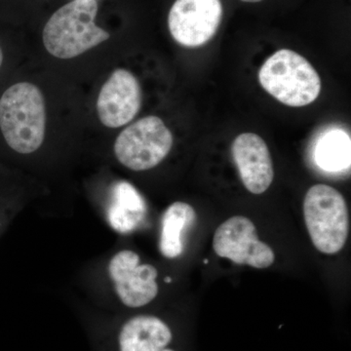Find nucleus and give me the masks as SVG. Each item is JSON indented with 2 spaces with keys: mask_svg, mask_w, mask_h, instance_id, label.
Instances as JSON below:
<instances>
[{
  "mask_svg": "<svg viewBox=\"0 0 351 351\" xmlns=\"http://www.w3.org/2000/svg\"><path fill=\"white\" fill-rule=\"evenodd\" d=\"M243 2H249V3H256V2H261L263 0H241Z\"/></svg>",
  "mask_w": 351,
  "mask_h": 351,
  "instance_id": "dca6fc26",
  "label": "nucleus"
},
{
  "mask_svg": "<svg viewBox=\"0 0 351 351\" xmlns=\"http://www.w3.org/2000/svg\"><path fill=\"white\" fill-rule=\"evenodd\" d=\"M196 221L195 209L186 202H174L164 212L159 249L164 257L176 258L184 252V233Z\"/></svg>",
  "mask_w": 351,
  "mask_h": 351,
  "instance_id": "ddd939ff",
  "label": "nucleus"
},
{
  "mask_svg": "<svg viewBox=\"0 0 351 351\" xmlns=\"http://www.w3.org/2000/svg\"><path fill=\"white\" fill-rule=\"evenodd\" d=\"M108 274L120 302L130 308L147 306L158 294V271L149 263L142 265L134 251L117 252L108 263Z\"/></svg>",
  "mask_w": 351,
  "mask_h": 351,
  "instance_id": "6e6552de",
  "label": "nucleus"
},
{
  "mask_svg": "<svg viewBox=\"0 0 351 351\" xmlns=\"http://www.w3.org/2000/svg\"><path fill=\"white\" fill-rule=\"evenodd\" d=\"M97 0H73L51 16L43 29L46 50L58 59H73L110 39L96 25Z\"/></svg>",
  "mask_w": 351,
  "mask_h": 351,
  "instance_id": "f03ea898",
  "label": "nucleus"
},
{
  "mask_svg": "<svg viewBox=\"0 0 351 351\" xmlns=\"http://www.w3.org/2000/svg\"><path fill=\"white\" fill-rule=\"evenodd\" d=\"M258 80L267 93L289 107H306L321 92L316 69L292 50L281 49L269 57L260 69Z\"/></svg>",
  "mask_w": 351,
  "mask_h": 351,
  "instance_id": "7ed1b4c3",
  "label": "nucleus"
},
{
  "mask_svg": "<svg viewBox=\"0 0 351 351\" xmlns=\"http://www.w3.org/2000/svg\"><path fill=\"white\" fill-rule=\"evenodd\" d=\"M166 282H171L170 278H166Z\"/></svg>",
  "mask_w": 351,
  "mask_h": 351,
  "instance_id": "f3484780",
  "label": "nucleus"
},
{
  "mask_svg": "<svg viewBox=\"0 0 351 351\" xmlns=\"http://www.w3.org/2000/svg\"><path fill=\"white\" fill-rule=\"evenodd\" d=\"M232 154L245 188L254 195L267 191L274 181V170L265 141L257 134H241L233 142Z\"/></svg>",
  "mask_w": 351,
  "mask_h": 351,
  "instance_id": "9d476101",
  "label": "nucleus"
},
{
  "mask_svg": "<svg viewBox=\"0 0 351 351\" xmlns=\"http://www.w3.org/2000/svg\"><path fill=\"white\" fill-rule=\"evenodd\" d=\"M213 249L219 257L255 269H267L276 261L274 250L258 240L253 221L243 216L232 217L217 228Z\"/></svg>",
  "mask_w": 351,
  "mask_h": 351,
  "instance_id": "423d86ee",
  "label": "nucleus"
},
{
  "mask_svg": "<svg viewBox=\"0 0 351 351\" xmlns=\"http://www.w3.org/2000/svg\"><path fill=\"white\" fill-rule=\"evenodd\" d=\"M147 215V204L137 189L128 182L113 186L112 200L108 211V221L113 230L130 233L142 225Z\"/></svg>",
  "mask_w": 351,
  "mask_h": 351,
  "instance_id": "f8f14e48",
  "label": "nucleus"
},
{
  "mask_svg": "<svg viewBox=\"0 0 351 351\" xmlns=\"http://www.w3.org/2000/svg\"><path fill=\"white\" fill-rule=\"evenodd\" d=\"M142 88L137 77L127 69H115L101 88L97 112L108 128L130 123L142 107Z\"/></svg>",
  "mask_w": 351,
  "mask_h": 351,
  "instance_id": "1a4fd4ad",
  "label": "nucleus"
},
{
  "mask_svg": "<svg viewBox=\"0 0 351 351\" xmlns=\"http://www.w3.org/2000/svg\"><path fill=\"white\" fill-rule=\"evenodd\" d=\"M221 18V0H176L168 16V27L178 43L195 48L213 38Z\"/></svg>",
  "mask_w": 351,
  "mask_h": 351,
  "instance_id": "0eeeda50",
  "label": "nucleus"
},
{
  "mask_svg": "<svg viewBox=\"0 0 351 351\" xmlns=\"http://www.w3.org/2000/svg\"><path fill=\"white\" fill-rule=\"evenodd\" d=\"M172 328L151 314L133 316L122 323L117 335V351H178Z\"/></svg>",
  "mask_w": 351,
  "mask_h": 351,
  "instance_id": "9b49d317",
  "label": "nucleus"
},
{
  "mask_svg": "<svg viewBox=\"0 0 351 351\" xmlns=\"http://www.w3.org/2000/svg\"><path fill=\"white\" fill-rule=\"evenodd\" d=\"M6 56L5 52H4L3 47H2V44L0 43V71L3 69L4 64H5Z\"/></svg>",
  "mask_w": 351,
  "mask_h": 351,
  "instance_id": "2eb2a0df",
  "label": "nucleus"
},
{
  "mask_svg": "<svg viewBox=\"0 0 351 351\" xmlns=\"http://www.w3.org/2000/svg\"><path fill=\"white\" fill-rule=\"evenodd\" d=\"M315 160L323 170L331 172L350 167V136L341 130L328 131L316 145Z\"/></svg>",
  "mask_w": 351,
  "mask_h": 351,
  "instance_id": "4468645a",
  "label": "nucleus"
},
{
  "mask_svg": "<svg viewBox=\"0 0 351 351\" xmlns=\"http://www.w3.org/2000/svg\"><path fill=\"white\" fill-rule=\"evenodd\" d=\"M172 133L159 117H144L119 134L114 143L117 160L128 169L145 171L156 167L169 154Z\"/></svg>",
  "mask_w": 351,
  "mask_h": 351,
  "instance_id": "39448f33",
  "label": "nucleus"
},
{
  "mask_svg": "<svg viewBox=\"0 0 351 351\" xmlns=\"http://www.w3.org/2000/svg\"><path fill=\"white\" fill-rule=\"evenodd\" d=\"M204 263H209V261H208V260H205V261H204Z\"/></svg>",
  "mask_w": 351,
  "mask_h": 351,
  "instance_id": "a211bd4d",
  "label": "nucleus"
},
{
  "mask_svg": "<svg viewBox=\"0 0 351 351\" xmlns=\"http://www.w3.org/2000/svg\"><path fill=\"white\" fill-rule=\"evenodd\" d=\"M304 216L318 251L332 255L345 247L350 223L348 205L336 189L327 184L311 186L304 197Z\"/></svg>",
  "mask_w": 351,
  "mask_h": 351,
  "instance_id": "20e7f679",
  "label": "nucleus"
},
{
  "mask_svg": "<svg viewBox=\"0 0 351 351\" xmlns=\"http://www.w3.org/2000/svg\"><path fill=\"white\" fill-rule=\"evenodd\" d=\"M46 107L43 92L29 82H17L0 95V135L9 149L31 154L43 145Z\"/></svg>",
  "mask_w": 351,
  "mask_h": 351,
  "instance_id": "f257e3e1",
  "label": "nucleus"
}]
</instances>
